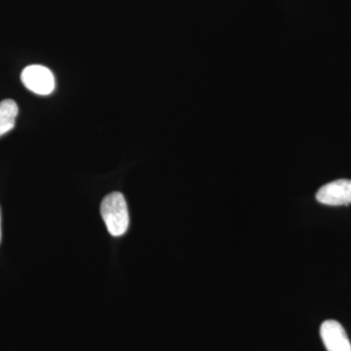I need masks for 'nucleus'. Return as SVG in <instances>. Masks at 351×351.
<instances>
[{
	"label": "nucleus",
	"instance_id": "423d86ee",
	"mask_svg": "<svg viewBox=\"0 0 351 351\" xmlns=\"http://www.w3.org/2000/svg\"><path fill=\"white\" fill-rule=\"evenodd\" d=\"M0 242H1V212H0Z\"/></svg>",
	"mask_w": 351,
	"mask_h": 351
},
{
	"label": "nucleus",
	"instance_id": "7ed1b4c3",
	"mask_svg": "<svg viewBox=\"0 0 351 351\" xmlns=\"http://www.w3.org/2000/svg\"><path fill=\"white\" fill-rule=\"evenodd\" d=\"M316 199L330 206L350 204L351 180H338L325 184L316 193Z\"/></svg>",
	"mask_w": 351,
	"mask_h": 351
},
{
	"label": "nucleus",
	"instance_id": "f03ea898",
	"mask_svg": "<svg viewBox=\"0 0 351 351\" xmlns=\"http://www.w3.org/2000/svg\"><path fill=\"white\" fill-rule=\"evenodd\" d=\"M21 80L29 91L46 96L55 90V77L52 71L40 64H32L23 69Z\"/></svg>",
	"mask_w": 351,
	"mask_h": 351
},
{
	"label": "nucleus",
	"instance_id": "f257e3e1",
	"mask_svg": "<svg viewBox=\"0 0 351 351\" xmlns=\"http://www.w3.org/2000/svg\"><path fill=\"white\" fill-rule=\"evenodd\" d=\"M101 214L108 232L112 237H121L128 230V206L121 193L115 191L104 198L101 204Z\"/></svg>",
	"mask_w": 351,
	"mask_h": 351
},
{
	"label": "nucleus",
	"instance_id": "39448f33",
	"mask_svg": "<svg viewBox=\"0 0 351 351\" xmlns=\"http://www.w3.org/2000/svg\"><path fill=\"white\" fill-rule=\"evenodd\" d=\"M19 108L15 101L3 100L0 103V137L15 127Z\"/></svg>",
	"mask_w": 351,
	"mask_h": 351
},
{
	"label": "nucleus",
	"instance_id": "20e7f679",
	"mask_svg": "<svg viewBox=\"0 0 351 351\" xmlns=\"http://www.w3.org/2000/svg\"><path fill=\"white\" fill-rule=\"evenodd\" d=\"M320 336L327 351H351L346 330L336 320H326L320 328Z\"/></svg>",
	"mask_w": 351,
	"mask_h": 351
}]
</instances>
